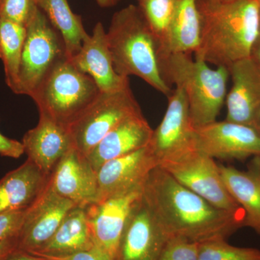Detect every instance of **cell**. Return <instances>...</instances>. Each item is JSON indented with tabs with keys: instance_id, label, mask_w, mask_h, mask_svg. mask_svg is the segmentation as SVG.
Here are the masks:
<instances>
[{
	"instance_id": "7",
	"label": "cell",
	"mask_w": 260,
	"mask_h": 260,
	"mask_svg": "<svg viewBox=\"0 0 260 260\" xmlns=\"http://www.w3.org/2000/svg\"><path fill=\"white\" fill-rule=\"evenodd\" d=\"M18 95L31 98L58 61L67 57L62 38L38 8L26 26Z\"/></svg>"
},
{
	"instance_id": "20",
	"label": "cell",
	"mask_w": 260,
	"mask_h": 260,
	"mask_svg": "<svg viewBox=\"0 0 260 260\" xmlns=\"http://www.w3.org/2000/svg\"><path fill=\"white\" fill-rule=\"evenodd\" d=\"M49 177L30 160L0 180V215L27 210L45 190Z\"/></svg>"
},
{
	"instance_id": "11",
	"label": "cell",
	"mask_w": 260,
	"mask_h": 260,
	"mask_svg": "<svg viewBox=\"0 0 260 260\" xmlns=\"http://www.w3.org/2000/svg\"><path fill=\"white\" fill-rule=\"evenodd\" d=\"M75 206L78 205L54 192L48 182L45 190L27 211L18 234L17 249L32 254L41 250Z\"/></svg>"
},
{
	"instance_id": "1",
	"label": "cell",
	"mask_w": 260,
	"mask_h": 260,
	"mask_svg": "<svg viewBox=\"0 0 260 260\" xmlns=\"http://www.w3.org/2000/svg\"><path fill=\"white\" fill-rule=\"evenodd\" d=\"M142 198L168 238L196 243L225 239L244 226V214L220 209L178 182L161 167L149 174Z\"/></svg>"
},
{
	"instance_id": "4",
	"label": "cell",
	"mask_w": 260,
	"mask_h": 260,
	"mask_svg": "<svg viewBox=\"0 0 260 260\" xmlns=\"http://www.w3.org/2000/svg\"><path fill=\"white\" fill-rule=\"evenodd\" d=\"M161 65L167 83L185 93L192 127L216 121L226 99L229 70L224 67L213 69L205 61L184 53L165 56Z\"/></svg>"
},
{
	"instance_id": "28",
	"label": "cell",
	"mask_w": 260,
	"mask_h": 260,
	"mask_svg": "<svg viewBox=\"0 0 260 260\" xmlns=\"http://www.w3.org/2000/svg\"><path fill=\"white\" fill-rule=\"evenodd\" d=\"M38 8L37 0H0V17L26 26Z\"/></svg>"
},
{
	"instance_id": "12",
	"label": "cell",
	"mask_w": 260,
	"mask_h": 260,
	"mask_svg": "<svg viewBox=\"0 0 260 260\" xmlns=\"http://www.w3.org/2000/svg\"><path fill=\"white\" fill-rule=\"evenodd\" d=\"M168 239L141 197L132 210L114 260H160Z\"/></svg>"
},
{
	"instance_id": "30",
	"label": "cell",
	"mask_w": 260,
	"mask_h": 260,
	"mask_svg": "<svg viewBox=\"0 0 260 260\" xmlns=\"http://www.w3.org/2000/svg\"><path fill=\"white\" fill-rule=\"evenodd\" d=\"M28 209L0 215V240L18 236Z\"/></svg>"
},
{
	"instance_id": "2",
	"label": "cell",
	"mask_w": 260,
	"mask_h": 260,
	"mask_svg": "<svg viewBox=\"0 0 260 260\" xmlns=\"http://www.w3.org/2000/svg\"><path fill=\"white\" fill-rule=\"evenodd\" d=\"M201 23L195 59L229 68L251 56L260 29L259 0H198Z\"/></svg>"
},
{
	"instance_id": "23",
	"label": "cell",
	"mask_w": 260,
	"mask_h": 260,
	"mask_svg": "<svg viewBox=\"0 0 260 260\" xmlns=\"http://www.w3.org/2000/svg\"><path fill=\"white\" fill-rule=\"evenodd\" d=\"M201 23L198 0H177L161 59L169 54H191L198 50Z\"/></svg>"
},
{
	"instance_id": "5",
	"label": "cell",
	"mask_w": 260,
	"mask_h": 260,
	"mask_svg": "<svg viewBox=\"0 0 260 260\" xmlns=\"http://www.w3.org/2000/svg\"><path fill=\"white\" fill-rule=\"evenodd\" d=\"M99 93L94 80L64 57L49 72L31 99L39 115L69 128Z\"/></svg>"
},
{
	"instance_id": "37",
	"label": "cell",
	"mask_w": 260,
	"mask_h": 260,
	"mask_svg": "<svg viewBox=\"0 0 260 260\" xmlns=\"http://www.w3.org/2000/svg\"><path fill=\"white\" fill-rule=\"evenodd\" d=\"M256 129H257L258 132H259V133H260V119L259 120V122H258L257 126H256Z\"/></svg>"
},
{
	"instance_id": "24",
	"label": "cell",
	"mask_w": 260,
	"mask_h": 260,
	"mask_svg": "<svg viewBox=\"0 0 260 260\" xmlns=\"http://www.w3.org/2000/svg\"><path fill=\"white\" fill-rule=\"evenodd\" d=\"M38 7L59 32L68 59L78 54L89 37L80 15L73 13L68 0H37Z\"/></svg>"
},
{
	"instance_id": "21",
	"label": "cell",
	"mask_w": 260,
	"mask_h": 260,
	"mask_svg": "<svg viewBox=\"0 0 260 260\" xmlns=\"http://www.w3.org/2000/svg\"><path fill=\"white\" fill-rule=\"evenodd\" d=\"M219 167L228 191L245 214L244 226L260 235V156L253 157L246 171Z\"/></svg>"
},
{
	"instance_id": "14",
	"label": "cell",
	"mask_w": 260,
	"mask_h": 260,
	"mask_svg": "<svg viewBox=\"0 0 260 260\" xmlns=\"http://www.w3.org/2000/svg\"><path fill=\"white\" fill-rule=\"evenodd\" d=\"M168 107L164 119L153 130L149 146L159 164L193 148L191 137L194 128L191 124L189 104L184 90L176 87L168 96Z\"/></svg>"
},
{
	"instance_id": "38",
	"label": "cell",
	"mask_w": 260,
	"mask_h": 260,
	"mask_svg": "<svg viewBox=\"0 0 260 260\" xmlns=\"http://www.w3.org/2000/svg\"><path fill=\"white\" fill-rule=\"evenodd\" d=\"M259 7H260V0H259Z\"/></svg>"
},
{
	"instance_id": "13",
	"label": "cell",
	"mask_w": 260,
	"mask_h": 260,
	"mask_svg": "<svg viewBox=\"0 0 260 260\" xmlns=\"http://www.w3.org/2000/svg\"><path fill=\"white\" fill-rule=\"evenodd\" d=\"M142 189L86 207L94 243L113 259L132 210L141 198Z\"/></svg>"
},
{
	"instance_id": "26",
	"label": "cell",
	"mask_w": 260,
	"mask_h": 260,
	"mask_svg": "<svg viewBox=\"0 0 260 260\" xmlns=\"http://www.w3.org/2000/svg\"><path fill=\"white\" fill-rule=\"evenodd\" d=\"M148 25L160 44V58L175 13L177 0H138Z\"/></svg>"
},
{
	"instance_id": "19",
	"label": "cell",
	"mask_w": 260,
	"mask_h": 260,
	"mask_svg": "<svg viewBox=\"0 0 260 260\" xmlns=\"http://www.w3.org/2000/svg\"><path fill=\"white\" fill-rule=\"evenodd\" d=\"M153 133L143 112L137 113L111 130L88 153L87 158L97 172L106 162L147 146Z\"/></svg>"
},
{
	"instance_id": "35",
	"label": "cell",
	"mask_w": 260,
	"mask_h": 260,
	"mask_svg": "<svg viewBox=\"0 0 260 260\" xmlns=\"http://www.w3.org/2000/svg\"><path fill=\"white\" fill-rule=\"evenodd\" d=\"M251 56L260 64V29L258 37L256 38L254 45H253Z\"/></svg>"
},
{
	"instance_id": "10",
	"label": "cell",
	"mask_w": 260,
	"mask_h": 260,
	"mask_svg": "<svg viewBox=\"0 0 260 260\" xmlns=\"http://www.w3.org/2000/svg\"><path fill=\"white\" fill-rule=\"evenodd\" d=\"M159 161L149 144L137 151L106 162L97 172L95 203L128 194L143 188Z\"/></svg>"
},
{
	"instance_id": "25",
	"label": "cell",
	"mask_w": 260,
	"mask_h": 260,
	"mask_svg": "<svg viewBox=\"0 0 260 260\" xmlns=\"http://www.w3.org/2000/svg\"><path fill=\"white\" fill-rule=\"evenodd\" d=\"M26 28L0 17V59L4 67L5 83L15 94L19 92V72Z\"/></svg>"
},
{
	"instance_id": "34",
	"label": "cell",
	"mask_w": 260,
	"mask_h": 260,
	"mask_svg": "<svg viewBox=\"0 0 260 260\" xmlns=\"http://www.w3.org/2000/svg\"><path fill=\"white\" fill-rule=\"evenodd\" d=\"M5 260H49L41 256L34 255L25 251L15 249Z\"/></svg>"
},
{
	"instance_id": "29",
	"label": "cell",
	"mask_w": 260,
	"mask_h": 260,
	"mask_svg": "<svg viewBox=\"0 0 260 260\" xmlns=\"http://www.w3.org/2000/svg\"><path fill=\"white\" fill-rule=\"evenodd\" d=\"M198 246L184 238H169L160 260H198Z\"/></svg>"
},
{
	"instance_id": "17",
	"label": "cell",
	"mask_w": 260,
	"mask_h": 260,
	"mask_svg": "<svg viewBox=\"0 0 260 260\" xmlns=\"http://www.w3.org/2000/svg\"><path fill=\"white\" fill-rule=\"evenodd\" d=\"M68 59L77 69L89 75L101 92L118 90L129 83V78L120 76L114 70L107 31L101 22L95 24L78 54Z\"/></svg>"
},
{
	"instance_id": "31",
	"label": "cell",
	"mask_w": 260,
	"mask_h": 260,
	"mask_svg": "<svg viewBox=\"0 0 260 260\" xmlns=\"http://www.w3.org/2000/svg\"><path fill=\"white\" fill-rule=\"evenodd\" d=\"M44 258L49 260H114L112 256L95 245L89 250L75 253L71 255Z\"/></svg>"
},
{
	"instance_id": "18",
	"label": "cell",
	"mask_w": 260,
	"mask_h": 260,
	"mask_svg": "<svg viewBox=\"0 0 260 260\" xmlns=\"http://www.w3.org/2000/svg\"><path fill=\"white\" fill-rule=\"evenodd\" d=\"M22 143L27 159L47 177L74 147L68 128L43 115H39L37 125L24 135Z\"/></svg>"
},
{
	"instance_id": "36",
	"label": "cell",
	"mask_w": 260,
	"mask_h": 260,
	"mask_svg": "<svg viewBox=\"0 0 260 260\" xmlns=\"http://www.w3.org/2000/svg\"><path fill=\"white\" fill-rule=\"evenodd\" d=\"M120 0H95L97 4L102 8H111L115 6Z\"/></svg>"
},
{
	"instance_id": "32",
	"label": "cell",
	"mask_w": 260,
	"mask_h": 260,
	"mask_svg": "<svg viewBox=\"0 0 260 260\" xmlns=\"http://www.w3.org/2000/svg\"><path fill=\"white\" fill-rule=\"evenodd\" d=\"M25 153L22 142L7 138L0 133V155L12 158H19Z\"/></svg>"
},
{
	"instance_id": "8",
	"label": "cell",
	"mask_w": 260,
	"mask_h": 260,
	"mask_svg": "<svg viewBox=\"0 0 260 260\" xmlns=\"http://www.w3.org/2000/svg\"><path fill=\"white\" fill-rule=\"evenodd\" d=\"M159 167L214 206L232 213L244 214L228 191L219 165L206 154L194 148L188 149L162 160Z\"/></svg>"
},
{
	"instance_id": "15",
	"label": "cell",
	"mask_w": 260,
	"mask_h": 260,
	"mask_svg": "<svg viewBox=\"0 0 260 260\" xmlns=\"http://www.w3.org/2000/svg\"><path fill=\"white\" fill-rule=\"evenodd\" d=\"M233 85L226 95L225 120L256 128L260 119V64L251 56L229 68Z\"/></svg>"
},
{
	"instance_id": "27",
	"label": "cell",
	"mask_w": 260,
	"mask_h": 260,
	"mask_svg": "<svg viewBox=\"0 0 260 260\" xmlns=\"http://www.w3.org/2000/svg\"><path fill=\"white\" fill-rule=\"evenodd\" d=\"M198 260H260V250L232 246L225 239H211L199 243Z\"/></svg>"
},
{
	"instance_id": "6",
	"label": "cell",
	"mask_w": 260,
	"mask_h": 260,
	"mask_svg": "<svg viewBox=\"0 0 260 260\" xmlns=\"http://www.w3.org/2000/svg\"><path fill=\"white\" fill-rule=\"evenodd\" d=\"M141 112L129 83L118 90L100 91L68 128L73 146L87 156L121 121Z\"/></svg>"
},
{
	"instance_id": "16",
	"label": "cell",
	"mask_w": 260,
	"mask_h": 260,
	"mask_svg": "<svg viewBox=\"0 0 260 260\" xmlns=\"http://www.w3.org/2000/svg\"><path fill=\"white\" fill-rule=\"evenodd\" d=\"M49 182L54 192L78 206L87 207L96 202L97 172L75 147L61 159Z\"/></svg>"
},
{
	"instance_id": "22",
	"label": "cell",
	"mask_w": 260,
	"mask_h": 260,
	"mask_svg": "<svg viewBox=\"0 0 260 260\" xmlns=\"http://www.w3.org/2000/svg\"><path fill=\"white\" fill-rule=\"evenodd\" d=\"M95 245L86 207L75 206L67 214L49 242L32 254L42 257L71 255L89 250Z\"/></svg>"
},
{
	"instance_id": "9",
	"label": "cell",
	"mask_w": 260,
	"mask_h": 260,
	"mask_svg": "<svg viewBox=\"0 0 260 260\" xmlns=\"http://www.w3.org/2000/svg\"><path fill=\"white\" fill-rule=\"evenodd\" d=\"M195 150L213 158L244 160L260 156V133L252 126L232 121H214L193 129Z\"/></svg>"
},
{
	"instance_id": "3",
	"label": "cell",
	"mask_w": 260,
	"mask_h": 260,
	"mask_svg": "<svg viewBox=\"0 0 260 260\" xmlns=\"http://www.w3.org/2000/svg\"><path fill=\"white\" fill-rule=\"evenodd\" d=\"M107 36L118 75L138 77L167 97L171 95L173 90L162 74L160 42L138 5L116 12Z\"/></svg>"
},
{
	"instance_id": "33",
	"label": "cell",
	"mask_w": 260,
	"mask_h": 260,
	"mask_svg": "<svg viewBox=\"0 0 260 260\" xmlns=\"http://www.w3.org/2000/svg\"><path fill=\"white\" fill-rule=\"evenodd\" d=\"M18 248V236L0 240V260H5Z\"/></svg>"
}]
</instances>
